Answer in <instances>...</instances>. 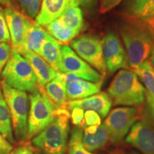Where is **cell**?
<instances>
[{"instance_id":"1","label":"cell","mask_w":154,"mask_h":154,"mask_svg":"<svg viewBox=\"0 0 154 154\" xmlns=\"http://www.w3.org/2000/svg\"><path fill=\"white\" fill-rule=\"evenodd\" d=\"M120 34L131 71L148 60L154 49V27L148 22L130 19L121 25Z\"/></svg>"},{"instance_id":"2","label":"cell","mask_w":154,"mask_h":154,"mask_svg":"<svg viewBox=\"0 0 154 154\" xmlns=\"http://www.w3.org/2000/svg\"><path fill=\"white\" fill-rule=\"evenodd\" d=\"M70 111L66 108L57 109L52 122L37 136L32 143L44 154H65L69 140Z\"/></svg>"},{"instance_id":"27","label":"cell","mask_w":154,"mask_h":154,"mask_svg":"<svg viewBox=\"0 0 154 154\" xmlns=\"http://www.w3.org/2000/svg\"><path fill=\"white\" fill-rule=\"evenodd\" d=\"M13 5L22 14L31 19H34L39 11L42 0H13Z\"/></svg>"},{"instance_id":"40","label":"cell","mask_w":154,"mask_h":154,"mask_svg":"<svg viewBox=\"0 0 154 154\" xmlns=\"http://www.w3.org/2000/svg\"><path fill=\"white\" fill-rule=\"evenodd\" d=\"M5 1L7 2V3L12 6V1H13V0H5ZM12 7H13V6H12Z\"/></svg>"},{"instance_id":"19","label":"cell","mask_w":154,"mask_h":154,"mask_svg":"<svg viewBox=\"0 0 154 154\" xmlns=\"http://www.w3.org/2000/svg\"><path fill=\"white\" fill-rule=\"evenodd\" d=\"M61 44L48 34L42 44L41 57L57 72L60 70Z\"/></svg>"},{"instance_id":"24","label":"cell","mask_w":154,"mask_h":154,"mask_svg":"<svg viewBox=\"0 0 154 154\" xmlns=\"http://www.w3.org/2000/svg\"><path fill=\"white\" fill-rule=\"evenodd\" d=\"M62 22L69 27L79 34L84 26V16L82 9L78 6L69 5L66 10L59 17Z\"/></svg>"},{"instance_id":"11","label":"cell","mask_w":154,"mask_h":154,"mask_svg":"<svg viewBox=\"0 0 154 154\" xmlns=\"http://www.w3.org/2000/svg\"><path fill=\"white\" fill-rule=\"evenodd\" d=\"M125 140L142 154H154V120L145 113L133 125Z\"/></svg>"},{"instance_id":"8","label":"cell","mask_w":154,"mask_h":154,"mask_svg":"<svg viewBox=\"0 0 154 154\" xmlns=\"http://www.w3.org/2000/svg\"><path fill=\"white\" fill-rule=\"evenodd\" d=\"M71 48L77 54L104 77L107 71L103 57L102 41L99 37L86 34L70 42Z\"/></svg>"},{"instance_id":"41","label":"cell","mask_w":154,"mask_h":154,"mask_svg":"<svg viewBox=\"0 0 154 154\" xmlns=\"http://www.w3.org/2000/svg\"><path fill=\"white\" fill-rule=\"evenodd\" d=\"M149 23L150 24H151L152 26H154V20H153V21H152V22H149Z\"/></svg>"},{"instance_id":"26","label":"cell","mask_w":154,"mask_h":154,"mask_svg":"<svg viewBox=\"0 0 154 154\" xmlns=\"http://www.w3.org/2000/svg\"><path fill=\"white\" fill-rule=\"evenodd\" d=\"M82 127L74 126L71 130L68 144V154H94L84 147L82 142Z\"/></svg>"},{"instance_id":"18","label":"cell","mask_w":154,"mask_h":154,"mask_svg":"<svg viewBox=\"0 0 154 154\" xmlns=\"http://www.w3.org/2000/svg\"><path fill=\"white\" fill-rule=\"evenodd\" d=\"M126 12L131 19L152 22L154 20V0H128Z\"/></svg>"},{"instance_id":"29","label":"cell","mask_w":154,"mask_h":154,"mask_svg":"<svg viewBox=\"0 0 154 154\" xmlns=\"http://www.w3.org/2000/svg\"><path fill=\"white\" fill-rule=\"evenodd\" d=\"M12 51L10 44L0 43V74L10 58Z\"/></svg>"},{"instance_id":"6","label":"cell","mask_w":154,"mask_h":154,"mask_svg":"<svg viewBox=\"0 0 154 154\" xmlns=\"http://www.w3.org/2000/svg\"><path fill=\"white\" fill-rule=\"evenodd\" d=\"M0 74L4 82L16 89L32 93L38 88L32 67L26 59L17 51H12Z\"/></svg>"},{"instance_id":"33","label":"cell","mask_w":154,"mask_h":154,"mask_svg":"<svg viewBox=\"0 0 154 154\" xmlns=\"http://www.w3.org/2000/svg\"><path fill=\"white\" fill-rule=\"evenodd\" d=\"M35 149L29 144H22L11 150L9 154H35Z\"/></svg>"},{"instance_id":"12","label":"cell","mask_w":154,"mask_h":154,"mask_svg":"<svg viewBox=\"0 0 154 154\" xmlns=\"http://www.w3.org/2000/svg\"><path fill=\"white\" fill-rule=\"evenodd\" d=\"M102 41L103 60L109 74L125 68L128 64L127 56L124 46L118 35L109 31L103 36Z\"/></svg>"},{"instance_id":"35","label":"cell","mask_w":154,"mask_h":154,"mask_svg":"<svg viewBox=\"0 0 154 154\" xmlns=\"http://www.w3.org/2000/svg\"><path fill=\"white\" fill-rule=\"evenodd\" d=\"M146 114H148L154 120V99L146 96Z\"/></svg>"},{"instance_id":"32","label":"cell","mask_w":154,"mask_h":154,"mask_svg":"<svg viewBox=\"0 0 154 154\" xmlns=\"http://www.w3.org/2000/svg\"><path fill=\"white\" fill-rule=\"evenodd\" d=\"M122 0H100L99 12L106 14L119 5Z\"/></svg>"},{"instance_id":"37","label":"cell","mask_w":154,"mask_h":154,"mask_svg":"<svg viewBox=\"0 0 154 154\" xmlns=\"http://www.w3.org/2000/svg\"><path fill=\"white\" fill-rule=\"evenodd\" d=\"M149 61H150V63H151L152 68L154 70V49H153V51H152V53L151 56H150V58H149Z\"/></svg>"},{"instance_id":"10","label":"cell","mask_w":154,"mask_h":154,"mask_svg":"<svg viewBox=\"0 0 154 154\" xmlns=\"http://www.w3.org/2000/svg\"><path fill=\"white\" fill-rule=\"evenodd\" d=\"M4 15L10 36L11 47L13 51L20 54L24 50L25 40L34 22L13 7H5Z\"/></svg>"},{"instance_id":"25","label":"cell","mask_w":154,"mask_h":154,"mask_svg":"<svg viewBox=\"0 0 154 154\" xmlns=\"http://www.w3.org/2000/svg\"><path fill=\"white\" fill-rule=\"evenodd\" d=\"M146 89V96L154 99V70L149 59L134 71Z\"/></svg>"},{"instance_id":"31","label":"cell","mask_w":154,"mask_h":154,"mask_svg":"<svg viewBox=\"0 0 154 154\" xmlns=\"http://www.w3.org/2000/svg\"><path fill=\"white\" fill-rule=\"evenodd\" d=\"M84 121L85 126H99L101 124V117L100 115L91 110L84 111Z\"/></svg>"},{"instance_id":"30","label":"cell","mask_w":154,"mask_h":154,"mask_svg":"<svg viewBox=\"0 0 154 154\" xmlns=\"http://www.w3.org/2000/svg\"><path fill=\"white\" fill-rule=\"evenodd\" d=\"M70 120L76 126H85L84 121V111L80 108H74L70 111Z\"/></svg>"},{"instance_id":"7","label":"cell","mask_w":154,"mask_h":154,"mask_svg":"<svg viewBox=\"0 0 154 154\" xmlns=\"http://www.w3.org/2000/svg\"><path fill=\"white\" fill-rule=\"evenodd\" d=\"M138 114L137 107H117L109 111L103 123L109 141L113 144L120 143L138 120Z\"/></svg>"},{"instance_id":"43","label":"cell","mask_w":154,"mask_h":154,"mask_svg":"<svg viewBox=\"0 0 154 154\" xmlns=\"http://www.w3.org/2000/svg\"><path fill=\"white\" fill-rule=\"evenodd\" d=\"M35 154H42V153H36Z\"/></svg>"},{"instance_id":"16","label":"cell","mask_w":154,"mask_h":154,"mask_svg":"<svg viewBox=\"0 0 154 154\" xmlns=\"http://www.w3.org/2000/svg\"><path fill=\"white\" fill-rule=\"evenodd\" d=\"M69 5V0H42L35 22L42 26L59 19Z\"/></svg>"},{"instance_id":"22","label":"cell","mask_w":154,"mask_h":154,"mask_svg":"<svg viewBox=\"0 0 154 154\" xmlns=\"http://www.w3.org/2000/svg\"><path fill=\"white\" fill-rule=\"evenodd\" d=\"M109 141L107 131L103 124L99 125L94 134H88L83 131V144L86 149L90 152L102 149Z\"/></svg>"},{"instance_id":"15","label":"cell","mask_w":154,"mask_h":154,"mask_svg":"<svg viewBox=\"0 0 154 154\" xmlns=\"http://www.w3.org/2000/svg\"><path fill=\"white\" fill-rule=\"evenodd\" d=\"M20 54L26 59L32 67L39 87H44L50 81L52 80L59 72L37 54L27 50H24Z\"/></svg>"},{"instance_id":"13","label":"cell","mask_w":154,"mask_h":154,"mask_svg":"<svg viewBox=\"0 0 154 154\" xmlns=\"http://www.w3.org/2000/svg\"><path fill=\"white\" fill-rule=\"evenodd\" d=\"M112 101L107 92L100 91L85 99L69 101L66 109L69 111L74 108H80L84 111H94L99 113L102 119H104L110 111Z\"/></svg>"},{"instance_id":"4","label":"cell","mask_w":154,"mask_h":154,"mask_svg":"<svg viewBox=\"0 0 154 154\" xmlns=\"http://www.w3.org/2000/svg\"><path fill=\"white\" fill-rule=\"evenodd\" d=\"M2 91L10 113L11 126L16 141L25 143L27 134L29 97L26 91L16 89L2 81Z\"/></svg>"},{"instance_id":"39","label":"cell","mask_w":154,"mask_h":154,"mask_svg":"<svg viewBox=\"0 0 154 154\" xmlns=\"http://www.w3.org/2000/svg\"><path fill=\"white\" fill-rule=\"evenodd\" d=\"M124 154H139L137 152H135V151H131V152H127V153H124Z\"/></svg>"},{"instance_id":"20","label":"cell","mask_w":154,"mask_h":154,"mask_svg":"<svg viewBox=\"0 0 154 154\" xmlns=\"http://www.w3.org/2000/svg\"><path fill=\"white\" fill-rule=\"evenodd\" d=\"M44 27L50 36L63 45L70 44L79 34L76 31L66 26L60 18L53 21Z\"/></svg>"},{"instance_id":"36","label":"cell","mask_w":154,"mask_h":154,"mask_svg":"<svg viewBox=\"0 0 154 154\" xmlns=\"http://www.w3.org/2000/svg\"><path fill=\"white\" fill-rule=\"evenodd\" d=\"M94 0H69V5L74 6H83V7H89L93 3Z\"/></svg>"},{"instance_id":"21","label":"cell","mask_w":154,"mask_h":154,"mask_svg":"<svg viewBox=\"0 0 154 154\" xmlns=\"http://www.w3.org/2000/svg\"><path fill=\"white\" fill-rule=\"evenodd\" d=\"M48 34H49L47 33L44 26H40L34 22L30 29L29 30L25 40L24 50H27L41 55L42 44L47 38Z\"/></svg>"},{"instance_id":"5","label":"cell","mask_w":154,"mask_h":154,"mask_svg":"<svg viewBox=\"0 0 154 154\" xmlns=\"http://www.w3.org/2000/svg\"><path fill=\"white\" fill-rule=\"evenodd\" d=\"M29 111L28 116L26 141L37 136L55 119L58 108L39 87L29 93Z\"/></svg>"},{"instance_id":"23","label":"cell","mask_w":154,"mask_h":154,"mask_svg":"<svg viewBox=\"0 0 154 154\" xmlns=\"http://www.w3.org/2000/svg\"><path fill=\"white\" fill-rule=\"evenodd\" d=\"M0 134L11 143H16L12 126L10 113L7 104L0 85Z\"/></svg>"},{"instance_id":"34","label":"cell","mask_w":154,"mask_h":154,"mask_svg":"<svg viewBox=\"0 0 154 154\" xmlns=\"http://www.w3.org/2000/svg\"><path fill=\"white\" fill-rule=\"evenodd\" d=\"M13 146L4 136L0 134V154H9Z\"/></svg>"},{"instance_id":"17","label":"cell","mask_w":154,"mask_h":154,"mask_svg":"<svg viewBox=\"0 0 154 154\" xmlns=\"http://www.w3.org/2000/svg\"><path fill=\"white\" fill-rule=\"evenodd\" d=\"M44 91L58 109L66 108L69 101L64 74L58 72L57 76L43 87Z\"/></svg>"},{"instance_id":"14","label":"cell","mask_w":154,"mask_h":154,"mask_svg":"<svg viewBox=\"0 0 154 154\" xmlns=\"http://www.w3.org/2000/svg\"><path fill=\"white\" fill-rule=\"evenodd\" d=\"M64 78L69 101L85 99L99 93L103 84V82H89L68 74H64Z\"/></svg>"},{"instance_id":"9","label":"cell","mask_w":154,"mask_h":154,"mask_svg":"<svg viewBox=\"0 0 154 154\" xmlns=\"http://www.w3.org/2000/svg\"><path fill=\"white\" fill-rule=\"evenodd\" d=\"M59 72L74 75L82 79L96 83L103 82L104 79L101 74L67 45L61 46Z\"/></svg>"},{"instance_id":"3","label":"cell","mask_w":154,"mask_h":154,"mask_svg":"<svg viewBox=\"0 0 154 154\" xmlns=\"http://www.w3.org/2000/svg\"><path fill=\"white\" fill-rule=\"evenodd\" d=\"M112 105L140 107L146 101V89L136 73L121 69L116 74L107 89Z\"/></svg>"},{"instance_id":"28","label":"cell","mask_w":154,"mask_h":154,"mask_svg":"<svg viewBox=\"0 0 154 154\" xmlns=\"http://www.w3.org/2000/svg\"><path fill=\"white\" fill-rule=\"evenodd\" d=\"M0 43H6L10 44V36L5 17L4 15V9H0Z\"/></svg>"},{"instance_id":"38","label":"cell","mask_w":154,"mask_h":154,"mask_svg":"<svg viewBox=\"0 0 154 154\" xmlns=\"http://www.w3.org/2000/svg\"><path fill=\"white\" fill-rule=\"evenodd\" d=\"M0 3L2 4V6H5V7H12V6H11V5H9V4H8L7 2H5V0H0Z\"/></svg>"},{"instance_id":"42","label":"cell","mask_w":154,"mask_h":154,"mask_svg":"<svg viewBox=\"0 0 154 154\" xmlns=\"http://www.w3.org/2000/svg\"><path fill=\"white\" fill-rule=\"evenodd\" d=\"M0 9H2V5L1 3H0Z\"/></svg>"}]
</instances>
